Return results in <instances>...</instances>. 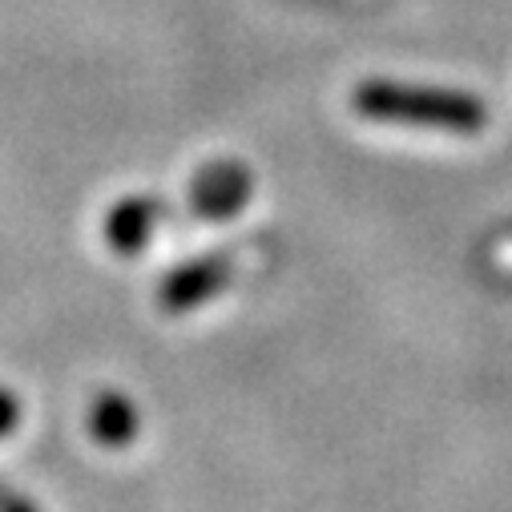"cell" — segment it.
Segmentation results:
<instances>
[{
	"label": "cell",
	"instance_id": "cell-1",
	"mask_svg": "<svg viewBox=\"0 0 512 512\" xmlns=\"http://www.w3.org/2000/svg\"><path fill=\"white\" fill-rule=\"evenodd\" d=\"M351 109L367 121L412 125V130H440V134H480L488 125V109L480 97L464 89L404 85V81H363L351 93Z\"/></svg>",
	"mask_w": 512,
	"mask_h": 512
},
{
	"label": "cell",
	"instance_id": "cell-2",
	"mask_svg": "<svg viewBox=\"0 0 512 512\" xmlns=\"http://www.w3.org/2000/svg\"><path fill=\"white\" fill-rule=\"evenodd\" d=\"M250 170L242 162H210L190 178V210L206 222H226L250 202Z\"/></svg>",
	"mask_w": 512,
	"mask_h": 512
},
{
	"label": "cell",
	"instance_id": "cell-3",
	"mask_svg": "<svg viewBox=\"0 0 512 512\" xmlns=\"http://www.w3.org/2000/svg\"><path fill=\"white\" fill-rule=\"evenodd\" d=\"M230 279H234V271H230L226 259H218V254H206V259L182 263V267H174V271L158 283V307L170 311V315L198 311V307L210 303L218 291H226Z\"/></svg>",
	"mask_w": 512,
	"mask_h": 512
},
{
	"label": "cell",
	"instance_id": "cell-4",
	"mask_svg": "<svg viewBox=\"0 0 512 512\" xmlns=\"http://www.w3.org/2000/svg\"><path fill=\"white\" fill-rule=\"evenodd\" d=\"M162 210L154 198H121L109 214H105V242L117 254H142L154 238Z\"/></svg>",
	"mask_w": 512,
	"mask_h": 512
},
{
	"label": "cell",
	"instance_id": "cell-5",
	"mask_svg": "<svg viewBox=\"0 0 512 512\" xmlns=\"http://www.w3.org/2000/svg\"><path fill=\"white\" fill-rule=\"evenodd\" d=\"M89 436L101 448H125L138 440V408L134 400H125L121 392H101L89 404Z\"/></svg>",
	"mask_w": 512,
	"mask_h": 512
},
{
	"label": "cell",
	"instance_id": "cell-6",
	"mask_svg": "<svg viewBox=\"0 0 512 512\" xmlns=\"http://www.w3.org/2000/svg\"><path fill=\"white\" fill-rule=\"evenodd\" d=\"M17 420H21V404H17V396H13L9 388H0V436H9V432L17 428Z\"/></svg>",
	"mask_w": 512,
	"mask_h": 512
},
{
	"label": "cell",
	"instance_id": "cell-7",
	"mask_svg": "<svg viewBox=\"0 0 512 512\" xmlns=\"http://www.w3.org/2000/svg\"><path fill=\"white\" fill-rule=\"evenodd\" d=\"M0 512H33V508L21 504V500H0Z\"/></svg>",
	"mask_w": 512,
	"mask_h": 512
}]
</instances>
